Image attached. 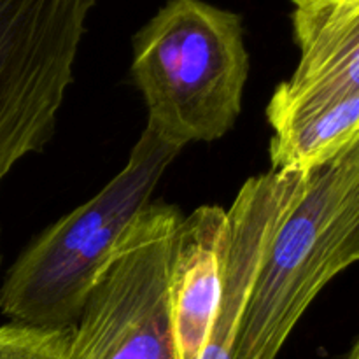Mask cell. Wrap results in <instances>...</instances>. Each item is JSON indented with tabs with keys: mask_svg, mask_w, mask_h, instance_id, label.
Wrapping results in <instances>:
<instances>
[{
	"mask_svg": "<svg viewBox=\"0 0 359 359\" xmlns=\"http://www.w3.org/2000/svg\"><path fill=\"white\" fill-rule=\"evenodd\" d=\"M132 76L158 139L179 151L221 139L249 77L242 16L205 0H167L133 35Z\"/></svg>",
	"mask_w": 359,
	"mask_h": 359,
	"instance_id": "obj_1",
	"label": "cell"
},
{
	"mask_svg": "<svg viewBox=\"0 0 359 359\" xmlns=\"http://www.w3.org/2000/svg\"><path fill=\"white\" fill-rule=\"evenodd\" d=\"M359 258V142L307 172L269 242L233 359H276L318 294Z\"/></svg>",
	"mask_w": 359,
	"mask_h": 359,
	"instance_id": "obj_2",
	"label": "cell"
},
{
	"mask_svg": "<svg viewBox=\"0 0 359 359\" xmlns=\"http://www.w3.org/2000/svg\"><path fill=\"white\" fill-rule=\"evenodd\" d=\"M179 153L144 130L123 170L21 252L0 284V314L34 328L76 325L119 237Z\"/></svg>",
	"mask_w": 359,
	"mask_h": 359,
	"instance_id": "obj_3",
	"label": "cell"
},
{
	"mask_svg": "<svg viewBox=\"0 0 359 359\" xmlns=\"http://www.w3.org/2000/svg\"><path fill=\"white\" fill-rule=\"evenodd\" d=\"M300 60L266 105L270 170L311 172L359 142V0H291Z\"/></svg>",
	"mask_w": 359,
	"mask_h": 359,
	"instance_id": "obj_4",
	"label": "cell"
},
{
	"mask_svg": "<svg viewBox=\"0 0 359 359\" xmlns=\"http://www.w3.org/2000/svg\"><path fill=\"white\" fill-rule=\"evenodd\" d=\"M181 219L163 202L133 217L74 325L67 359H175L167 287Z\"/></svg>",
	"mask_w": 359,
	"mask_h": 359,
	"instance_id": "obj_5",
	"label": "cell"
},
{
	"mask_svg": "<svg viewBox=\"0 0 359 359\" xmlns=\"http://www.w3.org/2000/svg\"><path fill=\"white\" fill-rule=\"evenodd\" d=\"M97 0H0V186L56 128ZM2 244V237H0ZM0 245V266H2Z\"/></svg>",
	"mask_w": 359,
	"mask_h": 359,
	"instance_id": "obj_6",
	"label": "cell"
},
{
	"mask_svg": "<svg viewBox=\"0 0 359 359\" xmlns=\"http://www.w3.org/2000/svg\"><path fill=\"white\" fill-rule=\"evenodd\" d=\"M226 210L202 205L175 230L168 269V318L175 359H200L223 279Z\"/></svg>",
	"mask_w": 359,
	"mask_h": 359,
	"instance_id": "obj_7",
	"label": "cell"
},
{
	"mask_svg": "<svg viewBox=\"0 0 359 359\" xmlns=\"http://www.w3.org/2000/svg\"><path fill=\"white\" fill-rule=\"evenodd\" d=\"M74 326L70 328H34L0 326V359H67Z\"/></svg>",
	"mask_w": 359,
	"mask_h": 359,
	"instance_id": "obj_8",
	"label": "cell"
},
{
	"mask_svg": "<svg viewBox=\"0 0 359 359\" xmlns=\"http://www.w3.org/2000/svg\"><path fill=\"white\" fill-rule=\"evenodd\" d=\"M342 359H359V342L358 340L353 344V346H351V349L344 354Z\"/></svg>",
	"mask_w": 359,
	"mask_h": 359,
	"instance_id": "obj_9",
	"label": "cell"
}]
</instances>
